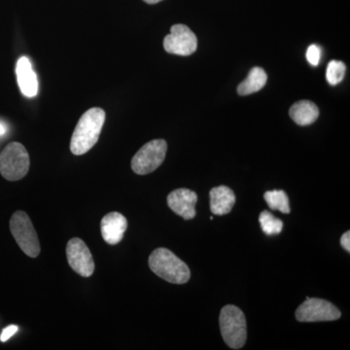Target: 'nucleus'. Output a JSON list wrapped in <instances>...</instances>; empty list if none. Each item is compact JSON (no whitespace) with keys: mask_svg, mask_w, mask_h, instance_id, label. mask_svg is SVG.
Returning <instances> with one entry per match:
<instances>
[{"mask_svg":"<svg viewBox=\"0 0 350 350\" xmlns=\"http://www.w3.org/2000/svg\"><path fill=\"white\" fill-rule=\"evenodd\" d=\"M66 257L70 268L83 278H90L94 271L91 251L82 239H71L66 245Z\"/></svg>","mask_w":350,"mask_h":350,"instance_id":"obj_9","label":"nucleus"},{"mask_svg":"<svg viewBox=\"0 0 350 350\" xmlns=\"http://www.w3.org/2000/svg\"><path fill=\"white\" fill-rule=\"evenodd\" d=\"M167 144L165 140L155 139L139 149L131 160V169L137 174L146 175L158 169L165 161Z\"/></svg>","mask_w":350,"mask_h":350,"instance_id":"obj_6","label":"nucleus"},{"mask_svg":"<svg viewBox=\"0 0 350 350\" xmlns=\"http://www.w3.org/2000/svg\"><path fill=\"white\" fill-rule=\"evenodd\" d=\"M167 206L177 215L185 220H191L196 216V204L198 195L189 189H177L167 196Z\"/></svg>","mask_w":350,"mask_h":350,"instance_id":"obj_10","label":"nucleus"},{"mask_svg":"<svg viewBox=\"0 0 350 350\" xmlns=\"http://www.w3.org/2000/svg\"><path fill=\"white\" fill-rule=\"evenodd\" d=\"M18 84L21 92L27 98H33L38 93V81L36 72L32 69L29 57H22L16 66Z\"/></svg>","mask_w":350,"mask_h":350,"instance_id":"obj_12","label":"nucleus"},{"mask_svg":"<svg viewBox=\"0 0 350 350\" xmlns=\"http://www.w3.org/2000/svg\"><path fill=\"white\" fill-rule=\"evenodd\" d=\"M100 229L101 236L105 243L116 245L123 239L128 229V220L123 214L110 213L101 220Z\"/></svg>","mask_w":350,"mask_h":350,"instance_id":"obj_11","label":"nucleus"},{"mask_svg":"<svg viewBox=\"0 0 350 350\" xmlns=\"http://www.w3.org/2000/svg\"><path fill=\"white\" fill-rule=\"evenodd\" d=\"M19 330V327L17 325H10L6 327L3 331H2L1 335H0V342H5L11 337H13L16 333Z\"/></svg>","mask_w":350,"mask_h":350,"instance_id":"obj_20","label":"nucleus"},{"mask_svg":"<svg viewBox=\"0 0 350 350\" xmlns=\"http://www.w3.org/2000/svg\"><path fill=\"white\" fill-rule=\"evenodd\" d=\"M105 112L101 108L87 110L78 121L70 142V150L76 156L84 155L98 142L105 125Z\"/></svg>","mask_w":350,"mask_h":350,"instance_id":"obj_1","label":"nucleus"},{"mask_svg":"<svg viewBox=\"0 0 350 350\" xmlns=\"http://www.w3.org/2000/svg\"><path fill=\"white\" fill-rule=\"evenodd\" d=\"M10 231L23 252L36 258L40 253V243L31 218L24 211H17L10 220Z\"/></svg>","mask_w":350,"mask_h":350,"instance_id":"obj_5","label":"nucleus"},{"mask_svg":"<svg viewBox=\"0 0 350 350\" xmlns=\"http://www.w3.org/2000/svg\"><path fill=\"white\" fill-rule=\"evenodd\" d=\"M290 117L300 126L312 125L319 116V107L308 100H301L290 108Z\"/></svg>","mask_w":350,"mask_h":350,"instance_id":"obj_14","label":"nucleus"},{"mask_svg":"<svg viewBox=\"0 0 350 350\" xmlns=\"http://www.w3.org/2000/svg\"><path fill=\"white\" fill-rule=\"evenodd\" d=\"M221 335L228 347L241 349L245 345L247 338L245 315L236 306H225L220 312Z\"/></svg>","mask_w":350,"mask_h":350,"instance_id":"obj_3","label":"nucleus"},{"mask_svg":"<svg viewBox=\"0 0 350 350\" xmlns=\"http://www.w3.org/2000/svg\"><path fill=\"white\" fill-rule=\"evenodd\" d=\"M197 47V36L185 25H172L170 33L163 39L165 50L177 56H190L196 52Z\"/></svg>","mask_w":350,"mask_h":350,"instance_id":"obj_8","label":"nucleus"},{"mask_svg":"<svg viewBox=\"0 0 350 350\" xmlns=\"http://www.w3.org/2000/svg\"><path fill=\"white\" fill-rule=\"evenodd\" d=\"M340 244L347 252H350V232H345L340 239Z\"/></svg>","mask_w":350,"mask_h":350,"instance_id":"obj_21","label":"nucleus"},{"mask_svg":"<svg viewBox=\"0 0 350 350\" xmlns=\"http://www.w3.org/2000/svg\"><path fill=\"white\" fill-rule=\"evenodd\" d=\"M345 64L340 61H332L326 71V79L332 86H336L342 81L345 75Z\"/></svg>","mask_w":350,"mask_h":350,"instance_id":"obj_18","label":"nucleus"},{"mask_svg":"<svg viewBox=\"0 0 350 350\" xmlns=\"http://www.w3.org/2000/svg\"><path fill=\"white\" fill-rule=\"evenodd\" d=\"M6 133V128L3 124L0 123V135H4Z\"/></svg>","mask_w":350,"mask_h":350,"instance_id":"obj_22","label":"nucleus"},{"mask_svg":"<svg viewBox=\"0 0 350 350\" xmlns=\"http://www.w3.org/2000/svg\"><path fill=\"white\" fill-rule=\"evenodd\" d=\"M340 317L342 313L330 301L308 297L296 310V319L300 322L334 321Z\"/></svg>","mask_w":350,"mask_h":350,"instance_id":"obj_7","label":"nucleus"},{"mask_svg":"<svg viewBox=\"0 0 350 350\" xmlns=\"http://www.w3.org/2000/svg\"><path fill=\"white\" fill-rule=\"evenodd\" d=\"M144 1L148 4H156L158 3V2L162 1V0H144Z\"/></svg>","mask_w":350,"mask_h":350,"instance_id":"obj_23","label":"nucleus"},{"mask_svg":"<svg viewBox=\"0 0 350 350\" xmlns=\"http://www.w3.org/2000/svg\"><path fill=\"white\" fill-rule=\"evenodd\" d=\"M149 267L159 278L174 284H184L191 278L187 265L167 248H157L151 253Z\"/></svg>","mask_w":350,"mask_h":350,"instance_id":"obj_2","label":"nucleus"},{"mask_svg":"<svg viewBox=\"0 0 350 350\" xmlns=\"http://www.w3.org/2000/svg\"><path fill=\"white\" fill-rule=\"evenodd\" d=\"M209 196L211 213L219 216L231 213L236 202V196L232 189L227 186H218L211 189Z\"/></svg>","mask_w":350,"mask_h":350,"instance_id":"obj_13","label":"nucleus"},{"mask_svg":"<svg viewBox=\"0 0 350 350\" xmlns=\"http://www.w3.org/2000/svg\"><path fill=\"white\" fill-rule=\"evenodd\" d=\"M264 199L273 211H280V213H290V204L288 196L284 191L273 190L265 193Z\"/></svg>","mask_w":350,"mask_h":350,"instance_id":"obj_16","label":"nucleus"},{"mask_svg":"<svg viewBox=\"0 0 350 350\" xmlns=\"http://www.w3.org/2000/svg\"><path fill=\"white\" fill-rule=\"evenodd\" d=\"M29 153L24 145L12 142L0 154V174L9 181L24 178L29 170Z\"/></svg>","mask_w":350,"mask_h":350,"instance_id":"obj_4","label":"nucleus"},{"mask_svg":"<svg viewBox=\"0 0 350 350\" xmlns=\"http://www.w3.org/2000/svg\"><path fill=\"white\" fill-rule=\"evenodd\" d=\"M268 80V75L261 68L251 69L250 75L246 79L241 82L238 87V93L241 96H248V94L257 93L266 85Z\"/></svg>","mask_w":350,"mask_h":350,"instance_id":"obj_15","label":"nucleus"},{"mask_svg":"<svg viewBox=\"0 0 350 350\" xmlns=\"http://www.w3.org/2000/svg\"><path fill=\"white\" fill-rule=\"evenodd\" d=\"M321 57V50L317 45H310L306 51V59L312 66H317L319 64Z\"/></svg>","mask_w":350,"mask_h":350,"instance_id":"obj_19","label":"nucleus"},{"mask_svg":"<svg viewBox=\"0 0 350 350\" xmlns=\"http://www.w3.org/2000/svg\"><path fill=\"white\" fill-rule=\"evenodd\" d=\"M259 222L261 225L262 232L268 236H273L282 232L283 229V222L280 219L275 217L269 211H265L260 214Z\"/></svg>","mask_w":350,"mask_h":350,"instance_id":"obj_17","label":"nucleus"}]
</instances>
